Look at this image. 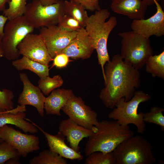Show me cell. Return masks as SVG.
Masks as SVG:
<instances>
[{"instance_id": "e575fe53", "label": "cell", "mask_w": 164, "mask_h": 164, "mask_svg": "<svg viewBox=\"0 0 164 164\" xmlns=\"http://www.w3.org/2000/svg\"><path fill=\"white\" fill-rule=\"evenodd\" d=\"M40 1L42 4L44 6L52 5L58 1L56 0H40Z\"/></svg>"}, {"instance_id": "484cf974", "label": "cell", "mask_w": 164, "mask_h": 164, "mask_svg": "<svg viewBox=\"0 0 164 164\" xmlns=\"http://www.w3.org/2000/svg\"><path fill=\"white\" fill-rule=\"evenodd\" d=\"M63 81L59 75L50 77L49 76L43 79H40L38 81V86L45 95H48L55 89L62 86Z\"/></svg>"}, {"instance_id": "60d3db41", "label": "cell", "mask_w": 164, "mask_h": 164, "mask_svg": "<svg viewBox=\"0 0 164 164\" xmlns=\"http://www.w3.org/2000/svg\"><path fill=\"white\" fill-rule=\"evenodd\" d=\"M3 141L0 138V143L2 142Z\"/></svg>"}, {"instance_id": "7bdbcfd3", "label": "cell", "mask_w": 164, "mask_h": 164, "mask_svg": "<svg viewBox=\"0 0 164 164\" xmlns=\"http://www.w3.org/2000/svg\"><path fill=\"white\" fill-rule=\"evenodd\" d=\"M57 0V1H58L59 0Z\"/></svg>"}, {"instance_id": "5bb4252c", "label": "cell", "mask_w": 164, "mask_h": 164, "mask_svg": "<svg viewBox=\"0 0 164 164\" xmlns=\"http://www.w3.org/2000/svg\"><path fill=\"white\" fill-rule=\"evenodd\" d=\"M19 76L23 84V89L19 96L18 103L20 105L33 106L36 108L39 115L43 117L46 97L38 86H35L31 83L26 73H21Z\"/></svg>"}, {"instance_id": "4dcf8cb0", "label": "cell", "mask_w": 164, "mask_h": 164, "mask_svg": "<svg viewBox=\"0 0 164 164\" xmlns=\"http://www.w3.org/2000/svg\"><path fill=\"white\" fill-rule=\"evenodd\" d=\"M57 25L61 29L68 31H78L82 27L77 21L65 14L61 17Z\"/></svg>"}, {"instance_id": "8fae6325", "label": "cell", "mask_w": 164, "mask_h": 164, "mask_svg": "<svg viewBox=\"0 0 164 164\" xmlns=\"http://www.w3.org/2000/svg\"><path fill=\"white\" fill-rule=\"evenodd\" d=\"M77 31H68L57 25L40 28L39 34L43 39L48 53L53 59L60 53L75 38Z\"/></svg>"}, {"instance_id": "277c9868", "label": "cell", "mask_w": 164, "mask_h": 164, "mask_svg": "<svg viewBox=\"0 0 164 164\" xmlns=\"http://www.w3.org/2000/svg\"><path fill=\"white\" fill-rule=\"evenodd\" d=\"M150 142L139 135L125 140L113 151L116 164H152L156 161Z\"/></svg>"}, {"instance_id": "44dd1931", "label": "cell", "mask_w": 164, "mask_h": 164, "mask_svg": "<svg viewBox=\"0 0 164 164\" xmlns=\"http://www.w3.org/2000/svg\"><path fill=\"white\" fill-rule=\"evenodd\" d=\"M12 64L18 71L26 70L32 72L40 79H43L49 76V66L44 65L25 56L13 60Z\"/></svg>"}, {"instance_id": "8992f818", "label": "cell", "mask_w": 164, "mask_h": 164, "mask_svg": "<svg viewBox=\"0 0 164 164\" xmlns=\"http://www.w3.org/2000/svg\"><path fill=\"white\" fill-rule=\"evenodd\" d=\"M151 98L149 94L143 91H135L129 101H126L124 98H121L108 114V117L121 125H134L137 128L138 132L143 134L145 127L143 120L144 113L141 112L138 113L137 110L140 103L148 101Z\"/></svg>"}, {"instance_id": "ac0fdd59", "label": "cell", "mask_w": 164, "mask_h": 164, "mask_svg": "<svg viewBox=\"0 0 164 164\" xmlns=\"http://www.w3.org/2000/svg\"><path fill=\"white\" fill-rule=\"evenodd\" d=\"M26 111V106L19 105L15 108L0 114V128L5 125L11 124L22 130L25 133H37L38 129L32 123L24 120Z\"/></svg>"}, {"instance_id": "1f68e13d", "label": "cell", "mask_w": 164, "mask_h": 164, "mask_svg": "<svg viewBox=\"0 0 164 164\" xmlns=\"http://www.w3.org/2000/svg\"><path fill=\"white\" fill-rule=\"evenodd\" d=\"M99 0H70L81 5L86 10L91 12L95 11L101 9Z\"/></svg>"}, {"instance_id": "cb8c5ba5", "label": "cell", "mask_w": 164, "mask_h": 164, "mask_svg": "<svg viewBox=\"0 0 164 164\" xmlns=\"http://www.w3.org/2000/svg\"><path fill=\"white\" fill-rule=\"evenodd\" d=\"M29 164H67V161L56 153L50 150H45L39 152L38 155L32 158L29 162Z\"/></svg>"}, {"instance_id": "f546056e", "label": "cell", "mask_w": 164, "mask_h": 164, "mask_svg": "<svg viewBox=\"0 0 164 164\" xmlns=\"http://www.w3.org/2000/svg\"><path fill=\"white\" fill-rule=\"evenodd\" d=\"M14 97L13 91L6 89L0 90V112L9 111L13 109V99Z\"/></svg>"}, {"instance_id": "2e32d148", "label": "cell", "mask_w": 164, "mask_h": 164, "mask_svg": "<svg viewBox=\"0 0 164 164\" xmlns=\"http://www.w3.org/2000/svg\"><path fill=\"white\" fill-rule=\"evenodd\" d=\"M58 129V132L66 137L70 147L78 152L80 150V142L94 133L92 130L78 125L69 118L60 122Z\"/></svg>"}, {"instance_id": "e0dca14e", "label": "cell", "mask_w": 164, "mask_h": 164, "mask_svg": "<svg viewBox=\"0 0 164 164\" xmlns=\"http://www.w3.org/2000/svg\"><path fill=\"white\" fill-rule=\"evenodd\" d=\"M26 119L30 121L42 132L46 139L50 150L65 159L79 161L83 159V156L80 152L76 151L67 145L65 142V137L61 133L58 132L55 135H51L29 119Z\"/></svg>"}, {"instance_id": "ffe728a7", "label": "cell", "mask_w": 164, "mask_h": 164, "mask_svg": "<svg viewBox=\"0 0 164 164\" xmlns=\"http://www.w3.org/2000/svg\"><path fill=\"white\" fill-rule=\"evenodd\" d=\"M73 93L70 89L58 88L52 91L45 100L44 109L46 114L60 116V110Z\"/></svg>"}, {"instance_id": "b9f144b4", "label": "cell", "mask_w": 164, "mask_h": 164, "mask_svg": "<svg viewBox=\"0 0 164 164\" xmlns=\"http://www.w3.org/2000/svg\"><path fill=\"white\" fill-rule=\"evenodd\" d=\"M4 111H3V112H0V114L1 113H3V112H4Z\"/></svg>"}, {"instance_id": "9c48e42d", "label": "cell", "mask_w": 164, "mask_h": 164, "mask_svg": "<svg viewBox=\"0 0 164 164\" xmlns=\"http://www.w3.org/2000/svg\"><path fill=\"white\" fill-rule=\"evenodd\" d=\"M61 110L77 124L95 132L98 124V114L86 105L80 97L73 93Z\"/></svg>"}, {"instance_id": "ba28073f", "label": "cell", "mask_w": 164, "mask_h": 164, "mask_svg": "<svg viewBox=\"0 0 164 164\" xmlns=\"http://www.w3.org/2000/svg\"><path fill=\"white\" fill-rule=\"evenodd\" d=\"M64 14L63 0H59L54 4L44 6L40 0H32L27 4L23 15L35 29L57 25Z\"/></svg>"}, {"instance_id": "d6a6232c", "label": "cell", "mask_w": 164, "mask_h": 164, "mask_svg": "<svg viewBox=\"0 0 164 164\" xmlns=\"http://www.w3.org/2000/svg\"><path fill=\"white\" fill-rule=\"evenodd\" d=\"M69 57L63 53H60L56 55L53 58V65L57 68L65 67L69 62Z\"/></svg>"}, {"instance_id": "d4e9b609", "label": "cell", "mask_w": 164, "mask_h": 164, "mask_svg": "<svg viewBox=\"0 0 164 164\" xmlns=\"http://www.w3.org/2000/svg\"><path fill=\"white\" fill-rule=\"evenodd\" d=\"M28 0H11L9 7L3 11L4 15L11 20L24 15L26 9Z\"/></svg>"}, {"instance_id": "7c38bea8", "label": "cell", "mask_w": 164, "mask_h": 164, "mask_svg": "<svg viewBox=\"0 0 164 164\" xmlns=\"http://www.w3.org/2000/svg\"><path fill=\"white\" fill-rule=\"evenodd\" d=\"M20 55L44 65L53 60L44 41L39 34L27 35L17 46Z\"/></svg>"}, {"instance_id": "836d02e7", "label": "cell", "mask_w": 164, "mask_h": 164, "mask_svg": "<svg viewBox=\"0 0 164 164\" xmlns=\"http://www.w3.org/2000/svg\"><path fill=\"white\" fill-rule=\"evenodd\" d=\"M7 20L8 19L7 17L2 15H0V34L2 36L4 28Z\"/></svg>"}, {"instance_id": "d6986e66", "label": "cell", "mask_w": 164, "mask_h": 164, "mask_svg": "<svg viewBox=\"0 0 164 164\" xmlns=\"http://www.w3.org/2000/svg\"><path fill=\"white\" fill-rule=\"evenodd\" d=\"M111 9L135 19H144L148 6L142 0H111Z\"/></svg>"}, {"instance_id": "52a82bcc", "label": "cell", "mask_w": 164, "mask_h": 164, "mask_svg": "<svg viewBox=\"0 0 164 164\" xmlns=\"http://www.w3.org/2000/svg\"><path fill=\"white\" fill-rule=\"evenodd\" d=\"M34 29L24 15L9 20L4 28L1 49L3 56L9 60L18 59L20 54L18 45Z\"/></svg>"}, {"instance_id": "6da1fadb", "label": "cell", "mask_w": 164, "mask_h": 164, "mask_svg": "<svg viewBox=\"0 0 164 164\" xmlns=\"http://www.w3.org/2000/svg\"><path fill=\"white\" fill-rule=\"evenodd\" d=\"M104 70V87L99 97L106 107L113 109L121 98L128 101L133 97L140 84V72L119 54L114 55L106 63Z\"/></svg>"}, {"instance_id": "83f0119b", "label": "cell", "mask_w": 164, "mask_h": 164, "mask_svg": "<svg viewBox=\"0 0 164 164\" xmlns=\"http://www.w3.org/2000/svg\"><path fill=\"white\" fill-rule=\"evenodd\" d=\"M164 109L158 107H152L149 112L144 113L143 120L145 122L152 123L158 125L164 131V116L162 112Z\"/></svg>"}, {"instance_id": "4316f807", "label": "cell", "mask_w": 164, "mask_h": 164, "mask_svg": "<svg viewBox=\"0 0 164 164\" xmlns=\"http://www.w3.org/2000/svg\"><path fill=\"white\" fill-rule=\"evenodd\" d=\"M87 156L84 162L85 164H116L113 152L106 153L96 151Z\"/></svg>"}, {"instance_id": "7a4b0ae2", "label": "cell", "mask_w": 164, "mask_h": 164, "mask_svg": "<svg viewBox=\"0 0 164 164\" xmlns=\"http://www.w3.org/2000/svg\"><path fill=\"white\" fill-rule=\"evenodd\" d=\"M110 13L106 9H100L89 16L85 28L89 37L91 44L96 50L98 64L101 66L104 80V67L110 60L107 49V42L109 35L117 24L116 17H110Z\"/></svg>"}, {"instance_id": "d590c367", "label": "cell", "mask_w": 164, "mask_h": 164, "mask_svg": "<svg viewBox=\"0 0 164 164\" xmlns=\"http://www.w3.org/2000/svg\"><path fill=\"white\" fill-rule=\"evenodd\" d=\"M11 0H0V11H3L5 9V5L9 3Z\"/></svg>"}, {"instance_id": "f35d334b", "label": "cell", "mask_w": 164, "mask_h": 164, "mask_svg": "<svg viewBox=\"0 0 164 164\" xmlns=\"http://www.w3.org/2000/svg\"><path fill=\"white\" fill-rule=\"evenodd\" d=\"M2 36L0 34V50H1V45L2 40Z\"/></svg>"}, {"instance_id": "ab89813d", "label": "cell", "mask_w": 164, "mask_h": 164, "mask_svg": "<svg viewBox=\"0 0 164 164\" xmlns=\"http://www.w3.org/2000/svg\"><path fill=\"white\" fill-rule=\"evenodd\" d=\"M2 56H3V52L1 50H0V57Z\"/></svg>"}, {"instance_id": "4fadbf2b", "label": "cell", "mask_w": 164, "mask_h": 164, "mask_svg": "<svg viewBox=\"0 0 164 164\" xmlns=\"http://www.w3.org/2000/svg\"><path fill=\"white\" fill-rule=\"evenodd\" d=\"M154 1L156 9L155 14L147 19L133 20L131 25L132 31L146 38L164 35V12L159 2Z\"/></svg>"}, {"instance_id": "603a6c76", "label": "cell", "mask_w": 164, "mask_h": 164, "mask_svg": "<svg viewBox=\"0 0 164 164\" xmlns=\"http://www.w3.org/2000/svg\"><path fill=\"white\" fill-rule=\"evenodd\" d=\"M145 66L148 73L153 77L164 79V51L158 55L150 56L146 61Z\"/></svg>"}, {"instance_id": "7402d4cb", "label": "cell", "mask_w": 164, "mask_h": 164, "mask_svg": "<svg viewBox=\"0 0 164 164\" xmlns=\"http://www.w3.org/2000/svg\"><path fill=\"white\" fill-rule=\"evenodd\" d=\"M65 14L77 21L82 27L85 28L88 17L86 10L81 5L67 0L64 1Z\"/></svg>"}, {"instance_id": "30bf717a", "label": "cell", "mask_w": 164, "mask_h": 164, "mask_svg": "<svg viewBox=\"0 0 164 164\" xmlns=\"http://www.w3.org/2000/svg\"><path fill=\"white\" fill-rule=\"evenodd\" d=\"M0 138L15 149L23 157L40 149L38 136L22 133L7 125L0 128Z\"/></svg>"}, {"instance_id": "74e56055", "label": "cell", "mask_w": 164, "mask_h": 164, "mask_svg": "<svg viewBox=\"0 0 164 164\" xmlns=\"http://www.w3.org/2000/svg\"><path fill=\"white\" fill-rule=\"evenodd\" d=\"M154 0H142V1L148 6H150L154 4ZM159 2L160 0H155Z\"/></svg>"}, {"instance_id": "8d00e7d4", "label": "cell", "mask_w": 164, "mask_h": 164, "mask_svg": "<svg viewBox=\"0 0 164 164\" xmlns=\"http://www.w3.org/2000/svg\"><path fill=\"white\" fill-rule=\"evenodd\" d=\"M19 159H11L6 162L7 164H20L21 163L19 161Z\"/></svg>"}, {"instance_id": "9a60e30c", "label": "cell", "mask_w": 164, "mask_h": 164, "mask_svg": "<svg viewBox=\"0 0 164 164\" xmlns=\"http://www.w3.org/2000/svg\"><path fill=\"white\" fill-rule=\"evenodd\" d=\"M77 31L75 38L61 53L73 59H87L90 57L94 49L85 28Z\"/></svg>"}, {"instance_id": "5b68a950", "label": "cell", "mask_w": 164, "mask_h": 164, "mask_svg": "<svg viewBox=\"0 0 164 164\" xmlns=\"http://www.w3.org/2000/svg\"><path fill=\"white\" fill-rule=\"evenodd\" d=\"M118 34L121 38L120 54L121 58L136 69H142L148 58L153 55L149 39L132 31L119 32Z\"/></svg>"}, {"instance_id": "3957f363", "label": "cell", "mask_w": 164, "mask_h": 164, "mask_svg": "<svg viewBox=\"0 0 164 164\" xmlns=\"http://www.w3.org/2000/svg\"><path fill=\"white\" fill-rule=\"evenodd\" d=\"M97 130L90 136L86 144V156L96 151L112 152L121 143L133 136L129 125H121L117 121L102 120L96 126Z\"/></svg>"}, {"instance_id": "f1b7e54d", "label": "cell", "mask_w": 164, "mask_h": 164, "mask_svg": "<svg viewBox=\"0 0 164 164\" xmlns=\"http://www.w3.org/2000/svg\"><path fill=\"white\" fill-rule=\"evenodd\" d=\"M20 155L18 151L6 142L0 143V164H3L11 159H19Z\"/></svg>"}]
</instances>
